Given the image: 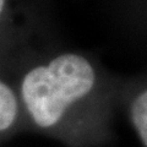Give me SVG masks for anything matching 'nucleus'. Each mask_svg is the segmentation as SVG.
I'll return each mask as SVG.
<instances>
[{
  "label": "nucleus",
  "mask_w": 147,
  "mask_h": 147,
  "mask_svg": "<svg viewBox=\"0 0 147 147\" xmlns=\"http://www.w3.org/2000/svg\"><path fill=\"white\" fill-rule=\"evenodd\" d=\"M121 82L91 55L59 50L30 60L13 87L27 130L65 147H103L113 139Z\"/></svg>",
  "instance_id": "1"
},
{
  "label": "nucleus",
  "mask_w": 147,
  "mask_h": 147,
  "mask_svg": "<svg viewBox=\"0 0 147 147\" xmlns=\"http://www.w3.org/2000/svg\"><path fill=\"white\" fill-rule=\"evenodd\" d=\"M119 108L123 109L140 145L147 147V76L123 80Z\"/></svg>",
  "instance_id": "2"
},
{
  "label": "nucleus",
  "mask_w": 147,
  "mask_h": 147,
  "mask_svg": "<svg viewBox=\"0 0 147 147\" xmlns=\"http://www.w3.org/2000/svg\"><path fill=\"white\" fill-rule=\"evenodd\" d=\"M21 130H27V126L16 90L0 77V140Z\"/></svg>",
  "instance_id": "3"
},
{
  "label": "nucleus",
  "mask_w": 147,
  "mask_h": 147,
  "mask_svg": "<svg viewBox=\"0 0 147 147\" xmlns=\"http://www.w3.org/2000/svg\"><path fill=\"white\" fill-rule=\"evenodd\" d=\"M6 3H7V0H0V17H1L4 13V10H5V7H6Z\"/></svg>",
  "instance_id": "4"
}]
</instances>
